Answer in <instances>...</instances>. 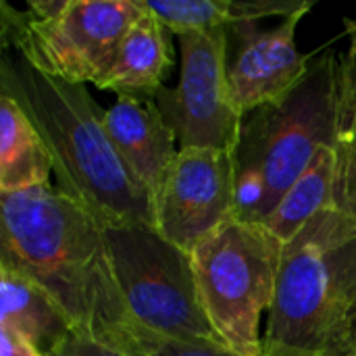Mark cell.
<instances>
[{
	"mask_svg": "<svg viewBox=\"0 0 356 356\" xmlns=\"http://www.w3.org/2000/svg\"><path fill=\"white\" fill-rule=\"evenodd\" d=\"M171 65V31L154 15L142 8V15L125 33L113 65L96 86L100 90H111L117 96L154 100Z\"/></svg>",
	"mask_w": 356,
	"mask_h": 356,
	"instance_id": "7c38bea8",
	"label": "cell"
},
{
	"mask_svg": "<svg viewBox=\"0 0 356 356\" xmlns=\"http://www.w3.org/2000/svg\"><path fill=\"white\" fill-rule=\"evenodd\" d=\"M284 242L265 225L232 219L192 252L200 305L236 356H261V317L277 292Z\"/></svg>",
	"mask_w": 356,
	"mask_h": 356,
	"instance_id": "5b68a950",
	"label": "cell"
},
{
	"mask_svg": "<svg viewBox=\"0 0 356 356\" xmlns=\"http://www.w3.org/2000/svg\"><path fill=\"white\" fill-rule=\"evenodd\" d=\"M232 29L184 33L181 69L175 88H161L154 104L175 131L179 148L236 152L244 115L229 83L227 40Z\"/></svg>",
	"mask_w": 356,
	"mask_h": 356,
	"instance_id": "ba28073f",
	"label": "cell"
},
{
	"mask_svg": "<svg viewBox=\"0 0 356 356\" xmlns=\"http://www.w3.org/2000/svg\"><path fill=\"white\" fill-rule=\"evenodd\" d=\"M48 356H127L77 332L69 334Z\"/></svg>",
	"mask_w": 356,
	"mask_h": 356,
	"instance_id": "d6986e66",
	"label": "cell"
},
{
	"mask_svg": "<svg viewBox=\"0 0 356 356\" xmlns=\"http://www.w3.org/2000/svg\"><path fill=\"white\" fill-rule=\"evenodd\" d=\"M344 23H346V33L350 35V42H355L356 44V19H353V21L346 19Z\"/></svg>",
	"mask_w": 356,
	"mask_h": 356,
	"instance_id": "44dd1931",
	"label": "cell"
},
{
	"mask_svg": "<svg viewBox=\"0 0 356 356\" xmlns=\"http://www.w3.org/2000/svg\"><path fill=\"white\" fill-rule=\"evenodd\" d=\"M2 40L38 71L86 86L113 65L142 15L138 0H35L25 13L2 2Z\"/></svg>",
	"mask_w": 356,
	"mask_h": 356,
	"instance_id": "8992f818",
	"label": "cell"
},
{
	"mask_svg": "<svg viewBox=\"0 0 356 356\" xmlns=\"http://www.w3.org/2000/svg\"><path fill=\"white\" fill-rule=\"evenodd\" d=\"M334 207L356 221V44L340 54V100L336 136Z\"/></svg>",
	"mask_w": 356,
	"mask_h": 356,
	"instance_id": "e0dca14e",
	"label": "cell"
},
{
	"mask_svg": "<svg viewBox=\"0 0 356 356\" xmlns=\"http://www.w3.org/2000/svg\"><path fill=\"white\" fill-rule=\"evenodd\" d=\"M156 229L192 252L221 225L238 217L236 152L179 148L154 200Z\"/></svg>",
	"mask_w": 356,
	"mask_h": 356,
	"instance_id": "9c48e42d",
	"label": "cell"
},
{
	"mask_svg": "<svg viewBox=\"0 0 356 356\" xmlns=\"http://www.w3.org/2000/svg\"><path fill=\"white\" fill-rule=\"evenodd\" d=\"M261 356H356V221L323 209L284 244Z\"/></svg>",
	"mask_w": 356,
	"mask_h": 356,
	"instance_id": "3957f363",
	"label": "cell"
},
{
	"mask_svg": "<svg viewBox=\"0 0 356 356\" xmlns=\"http://www.w3.org/2000/svg\"><path fill=\"white\" fill-rule=\"evenodd\" d=\"M336 186V150L325 146L311 161L307 171L284 194L273 213L265 219V227L284 244L294 240L300 229L323 209L334 207Z\"/></svg>",
	"mask_w": 356,
	"mask_h": 356,
	"instance_id": "2e32d148",
	"label": "cell"
},
{
	"mask_svg": "<svg viewBox=\"0 0 356 356\" xmlns=\"http://www.w3.org/2000/svg\"><path fill=\"white\" fill-rule=\"evenodd\" d=\"M307 13H294L271 29H257L254 23L232 29L238 33V52L229 65V83L244 117L288 96L309 73L315 52L296 48V27Z\"/></svg>",
	"mask_w": 356,
	"mask_h": 356,
	"instance_id": "30bf717a",
	"label": "cell"
},
{
	"mask_svg": "<svg viewBox=\"0 0 356 356\" xmlns=\"http://www.w3.org/2000/svg\"><path fill=\"white\" fill-rule=\"evenodd\" d=\"M171 33H204L252 25L263 17H284L311 10L313 0H138Z\"/></svg>",
	"mask_w": 356,
	"mask_h": 356,
	"instance_id": "4fadbf2b",
	"label": "cell"
},
{
	"mask_svg": "<svg viewBox=\"0 0 356 356\" xmlns=\"http://www.w3.org/2000/svg\"><path fill=\"white\" fill-rule=\"evenodd\" d=\"M102 125L127 169L156 200L179 150L177 136L154 100L117 96V102L104 111Z\"/></svg>",
	"mask_w": 356,
	"mask_h": 356,
	"instance_id": "8fae6325",
	"label": "cell"
},
{
	"mask_svg": "<svg viewBox=\"0 0 356 356\" xmlns=\"http://www.w3.org/2000/svg\"><path fill=\"white\" fill-rule=\"evenodd\" d=\"M0 325L15 330L44 355H50L73 325L60 307L29 277L0 263Z\"/></svg>",
	"mask_w": 356,
	"mask_h": 356,
	"instance_id": "5bb4252c",
	"label": "cell"
},
{
	"mask_svg": "<svg viewBox=\"0 0 356 356\" xmlns=\"http://www.w3.org/2000/svg\"><path fill=\"white\" fill-rule=\"evenodd\" d=\"M340 56L321 54L282 100L244 117L236 148L238 217L265 223L317 152L336 146Z\"/></svg>",
	"mask_w": 356,
	"mask_h": 356,
	"instance_id": "277c9868",
	"label": "cell"
},
{
	"mask_svg": "<svg viewBox=\"0 0 356 356\" xmlns=\"http://www.w3.org/2000/svg\"><path fill=\"white\" fill-rule=\"evenodd\" d=\"M52 159L25 111L0 92V194L50 186Z\"/></svg>",
	"mask_w": 356,
	"mask_h": 356,
	"instance_id": "9a60e30c",
	"label": "cell"
},
{
	"mask_svg": "<svg viewBox=\"0 0 356 356\" xmlns=\"http://www.w3.org/2000/svg\"><path fill=\"white\" fill-rule=\"evenodd\" d=\"M0 263L38 284L73 330L129 356L142 330L123 298L100 221L52 186L0 194Z\"/></svg>",
	"mask_w": 356,
	"mask_h": 356,
	"instance_id": "6da1fadb",
	"label": "cell"
},
{
	"mask_svg": "<svg viewBox=\"0 0 356 356\" xmlns=\"http://www.w3.org/2000/svg\"><path fill=\"white\" fill-rule=\"evenodd\" d=\"M0 92L8 94L38 129L60 192L90 211L100 225H156L152 194L111 144L102 125L104 111L86 86L50 77L17 54L2 58Z\"/></svg>",
	"mask_w": 356,
	"mask_h": 356,
	"instance_id": "7a4b0ae2",
	"label": "cell"
},
{
	"mask_svg": "<svg viewBox=\"0 0 356 356\" xmlns=\"http://www.w3.org/2000/svg\"><path fill=\"white\" fill-rule=\"evenodd\" d=\"M102 232L125 305L142 330L225 346L200 305L190 252L150 223H113Z\"/></svg>",
	"mask_w": 356,
	"mask_h": 356,
	"instance_id": "52a82bcc",
	"label": "cell"
},
{
	"mask_svg": "<svg viewBox=\"0 0 356 356\" xmlns=\"http://www.w3.org/2000/svg\"><path fill=\"white\" fill-rule=\"evenodd\" d=\"M0 356H48L21 334L0 325Z\"/></svg>",
	"mask_w": 356,
	"mask_h": 356,
	"instance_id": "ffe728a7",
	"label": "cell"
},
{
	"mask_svg": "<svg viewBox=\"0 0 356 356\" xmlns=\"http://www.w3.org/2000/svg\"><path fill=\"white\" fill-rule=\"evenodd\" d=\"M129 356H236L229 348L204 342H186L140 330Z\"/></svg>",
	"mask_w": 356,
	"mask_h": 356,
	"instance_id": "ac0fdd59",
	"label": "cell"
}]
</instances>
